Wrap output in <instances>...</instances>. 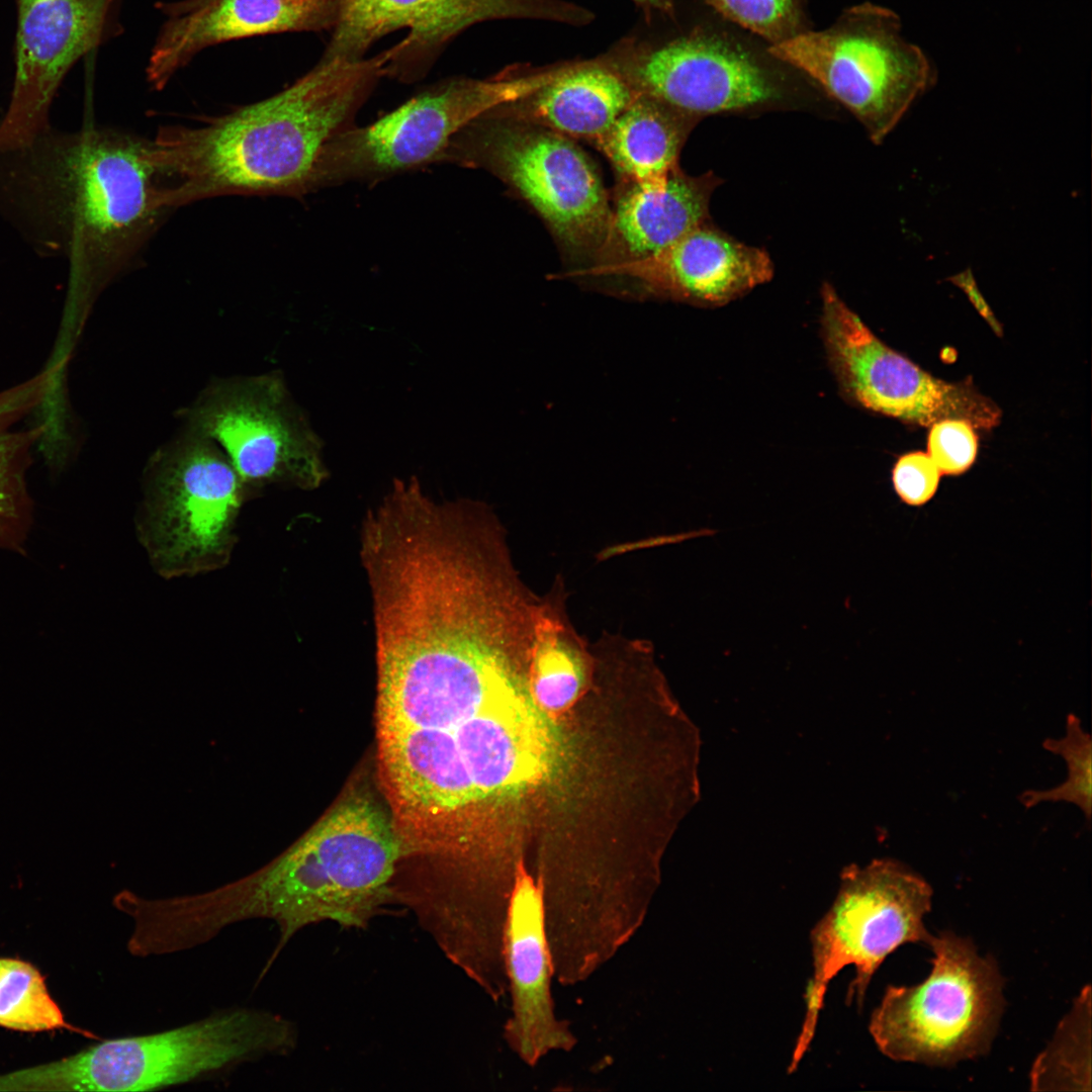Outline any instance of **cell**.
<instances>
[{"mask_svg":"<svg viewBox=\"0 0 1092 1092\" xmlns=\"http://www.w3.org/2000/svg\"><path fill=\"white\" fill-rule=\"evenodd\" d=\"M595 665L590 644L575 630L566 611V589L557 577L542 596L532 650L528 691L543 713L569 708L584 690Z\"/></svg>","mask_w":1092,"mask_h":1092,"instance_id":"cb8c5ba5","label":"cell"},{"mask_svg":"<svg viewBox=\"0 0 1092 1092\" xmlns=\"http://www.w3.org/2000/svg\"><path fill=\"white\" fill-rule=\"evenodd\" d=\"M639 95L603 55L566 61L544 84L493 109L570 139L593 142Z\"/></svg>","mask_w":1092,"mask_h":1092,"instance_id":"44dd1931","label":"cell"},{"mask_svg":"<svg viewBox=\"0 0 1092 1092\" xmlns=\"http://www.w3.org/2000/svg\"><path fill=\"white\" fill-rule=\"evenodd\" d=\"M337 16L338 0H216L168 18L149 58L148 82L162 90L208 47L256 35L333 29Z\"/></svg>","mask_w":1092,"mask_h":1092,"instance_id":"ac0fdd59","label":"cell"},{"mask_svg":"<svg viewBox=\"0 0 1092 1092\" xmlns=\"http://www.w3.org/2000/svg\"><path fill=\"white\" fill-rule=\"evenodd\" d=\"M405 855L390 813L364 793L346 795L296 843L259 872L207 892L172 897L171 931L186 948L224 928L269 919L279 939L260 978L301 929L322 921L364 928L393 898Z\"/></svg>","mask_w":1092,"mask_h":1092,"instance_id":"3957f363","label":"cell"},{"mask_svg":"<svg viewBox=\"0 0 1092 1092\" xmlns=\"http://www.w3.org/2000/svg\"><path fill=\"white\" fill-rule=\"evenodd\" d=\"M1053 1044L1034 1063V1089L1051 1085L1090 1084V988L1083 990L1072 1012L1058 1028Z\"/></svg>","mask_w":1092,"mask_h":1092,"instance_id":"484cf974","label":"cell"},{"mask_svg":"<svg viewBox=\"0 0 1092 1092\" xmlns=\"http://www.w3.org/2000/svg\"><path fill=\"white\" fill-rule=\"evenodd\" d=\"M697 119L639 94L594 143L625 183L662 180L678 168L680 150Z\"/></svg>","mask_w":1092,"mask_h":1092,"instance_id":"603a6c76","label":"cell"},{"mask_svg":"<svg viewBox=\"0 0 1092 1092\" xmlns=\"http://www.w3.org/2000/svg\"><path fill=\"white\" fill-rule=\"evenodd\" d=\"M556 65L509 67L489 79L456 77L430 86L376 121L328 142L309 193L349 182H377L438 163L452 136L485 111L533 91Z\"/></svg>","mask_w":1092,"mask_h":1092,"instance_id":"8fae6325","label":"cell"},{"mask_svg":"<svg viewBox=\"0 0 1092 1092\" xmlns=\"http://www.w3.org/2000/svg\"><path fill=\"white\" fill-rule=\"evenodd\" d=\"M978 440L974 427L961 419H945L930 426L928 455L941 474L960 475L974 463Z\"/></svg>","mask_w":1092,"mask_h":1092,"instance_id":"f1b7e54d","label":"cell"},{"mask_svg":"<svg viewBox=\"0 0 1092 1092\" xmlns=\"http://www.w3.org/2000/svg\"><path fill=\"white\" fill-rule=\"evenodd\" d=\"M594 18L589 9L569 0H338L337 21L321 60L363 59L377 40L404 29V37L382 52L383 75L416 82L473 25L530 19L583 26Z\"/></svg>","mask_w":1092,"mask_h":1092,"instance_id":"5bb4252c","label":"cell"},{"mask_svg":"<svg viewBox=\"0 0 1092 1092\" xmlns=\"http://www.w3.org/2000/svg\"><path fill=\"white\" fill-rule=\"evenodd\" d=\"M172 209L153 140L86 124L0 151V213L46 255L65 257L59 343L74 346L92 303L129 267Z\"/></svg>","mask_w":1092,"mask_h":1092,"instance_id":"6da1fadb","label":"cell"},{"mask_svg":"<svg viewBox=\"0 0 1092 1092\" xmlns=\"http://www.w3.org/2000/svg\"><path fill=\"white\" fill-rule=\"evenodd\" d=\"M113 0H15V78L0 120V151L47 129L55 95L75 63L101 41Z\"/></svg>","mask_w":1092,"mask_h":1092,"instance_id":"9a60e30c","label":"cell"},{"mask_svg":"<svg viewBox=\"0 0 1092 1092\" xmlns=\"http://www.w3.org/2000/svg\"><path fill=\"white\" fill-rule=\"evenodd\" d=\"M928 945L929 976L914 986H889L869 1029L892 1060L951 1065L987 1051L1003 1009V981L970 939L945 931Z\"/></svg>","mask_w":1092,"mask_h":1092,"instance_id":"ba28073f","label":"cell"},{"mask_svg":"<svg viewBox=\"0 0 1092 1092\" xmlns=\"http://www.w3.org/2000/svg\"><path fill=\"white\" fill-rule=\"evenodd\" d=\"M719 183L712 172L690 176L679 168L662 180L626 183L595 264L572 275L590 276L664 250L707 222L710 199Z\"/></svg>","mask_w":1092,"mask_h":1092,"instance_id":"d6986e66","label":"cell"},{"mask_svg":"<svg viewBox=\"0 0 1092 1092\" xmlns=\"http://www.w3.org/2000/svg\"><path fill=\"white\" fill-rule=\"evenodd\" d=\"M505 964L512 1013L504 1037L525 1065L535 1067L554 1052H570L576 1037L554 1011L553 973L544 901L535 878L518 869L505 925Z\"/></svg>","mask_w":1092,"mask_h":1092,"instance_id":"2e32d148","label":"cell"},{"mask_svg":"<svg viewBox=\"0 0 1092 1092\" xmlns=\"http://www.w3.org/2000/svg\"><path fill=\"white\" fill-rule=\"evenodd\" d=\"M931 899L928 883L896 860L845 873L833 904L810 934L813 973L789 1073L810 1048L829 983L842 969L854 967L846 1002L861 1006L873 976L891 952L907 942L928 944L932 935L923 918Z\"/></svg>","mask_w":1092,"mask_h":1092,"instance_id":"30bf717a","label":"cell"},{"mask_svg":"<svg viewBox=\"0 0 1092 1092\" xmlns=\"http://www.w3.org/2000/svg\"><path fill=\"white\" fill-rule=\"evenodd\" d=\"M383 67L381 53L356 61L320 60L270 97L201 125L161 127L153 145L168 206L229 195L308 194L324 146L355 125Z\"/></svg>","mask_w":1092,"mask_h":1092,"instance_id":"7a4b0ae2","label":"cell"},{"mask_svg":"<svg viewBox=\"0 0 1092 1092\" xmlns=\"http://www.w3.org/2000/svg\"><path fill=\"white\" fill-rule=\"evenodd\" d=\"M558 740L528 689L490 705L476 735L472 781L480 810L548 777Z\"/></svg>","mask_w":1092,"mask_h":1092,"instance_id":"ffe728a7","label":"cell"},{"mask_svg":"<svg viewBox=\"0 0 1092 1092\" xmlns=\"http://www.w3.org/2000/svg\"><path fill=\"white\" fill-rule=\"evenodd\" d=\"M294 1024L256 1008H232L165 1031L112 1038L63 1061L10 1076L13 1084L80 1091H152L291 1052Z\"/></svg>","mask_w":1092,"mask_h":1092,"instance_id":"277c9868","label":"cell"},{"mask_svg":"<svg viewBox=\"0 0 1092 1092\" xmlns=\"http://www.w3.org/2000/svg\"><path fill=\"white\" fill-rule=\"evenodd\" d=\"M603 55L637 93L697 118L780 102L807 78L768 43L712 10L670 37H625Z\"/></svg>","mask_w":1092,"mask_h":1092,"instance_id":"5b68a950","label":"cell"},{"mask_svg":"<svg viewBox=\"0 0 1092 1092\" xmlns=\"http://www.w3.org/2000/svg\"><path fill=\"white\" fill-rule=\"evenodd\" d=\"M1042 747L1062 756L1067 764L1066 781L1055 788L1038 791L1028 790L1019 796L1027 809L1041 802H1067L1079 807L1088 824L1092 809V742L1078 716L1069 714L1066 734L1060 739L1046 738Z\"/></svg>","mask_w":1092,"mask_h":1092,"instance_id":"4316f807","label":"cell"},{"mask_svg":"<svg viewBox=\"0 0 1092 1092\" xmlns=\"http://www.w3.org/2000/svg\"><path fill=\"white\" fill-rule=\"evenodd\" d=\"M704 3L724 20L770 47L812 28L806 0H704Z\"/></svg>","mask_w":1092,"mask_h":1092,"instance_id":"83f0119b","label":"cell"},{"mask_svg":"<svg viewBox=\"0 0 1092 1092\" xmlns=\"http://www.w3.org/2000/svg\"><path fill=\"white\" fill-rule=\"evenodd\" d=\"M214 1L216 0H181L163 4L161 8L168 17H174L202 9Z\"/></svg>","mask_w":1092,"mask_h":1092,"instance_id":"1f68e13d","label":"cell"},{"mask_svg":"<svg viewBox=\"0 0 1092 1092\" xmlns=\"http://www.w3.org/2000/svg\"><path fill=\"white\" fill-rule=\"evenodd\" d=\"M644 14L646 20L655 17L676 19L675 0H630Z\"/></svg>","mask_w":1092,"mask_h":1092,"instance_id":"4dcf8cb0","label":"cell"},{"mask_svg":"<svg viewBox=\"0 0 1092 1092\" xmlns=\"http://www.w3.org/2000/svg\"><path fill=\"white\" fill-rule=\"evenodd\" d=\"M590 276L624 277L655 297L716 307L769 281L774 264L765 251L705 222L655 255Z\"/></svg>","mask_w":1092,"mask_h":1092,"instance_id":"e0dca14e","label":"cell"},{"mask_svg":"<svg viewBox=\"0 0 1092 1092\" xmlns=\"http://www.w3.org/2000/svg\"><path fill=\"white\" fill-rule=\"evenodd\" d=\"M0 1025L20 1031L74 1029L31 964L0 958Z\"/></svg>","mask_w":1092,"mask_h":1092,"instance_id":"d4e9b609","label":"cell"},{"mask_svg":"<svg viewBox=\"0 0 1092 1092\" xmlns=\"http://www.w3.org/2000/svg\"><path fill=\"white\" fill-rule=\"evenodd\" d=\"M940 475L930 456L924 452H911L901 456L892 471L894 489L899 498L908 506L920 507L936 493Z\"/></svg>","mask_w":1092,"mask_h":1092,"instance_id":"f546056e","label":"cell"},{"mask_svg":"<svg viewBox=\"0 0 1092 1092\" xmlns=\"http://www.w3.org/2000/svg\"><path fill=\"white\" fill-rule=\"evenodd\" d=\"M48 369L0 392V548L23 552L32 523V499L27 472L32 448L48 431V424L18 427L52 392Z\"/></svg>","mask_w":1092,"mask_h":1092,"instance_id":"7402d4cb","label":"cell"},{"mask_svg":"<svg viewBox=\"0 0 1092 1092\" xmlns=\"http://www.w3.org/2000/svg\"><path fill=\"white\" fill-rule=\"evenodd\" d=\"M821 334L827 360L848 401L913 425L961 419L990 430L1001 411L971 384L932 376L882 342L838 296L821 288Z\"/></svg>","mask_w":1092,"mask_h":1092,"instance_id":"4fadbf2b","label":"cell"},{"mask_svg":"<svg viewBox=\"0 0 1092 1092\" xmlns=\"http://www.w3.org/2000/svg\"><path fill=\"white\" fill-rule=\"evenodd\" d=\"M771 52L847 108L880 144L936 82L925 53L902 35L899 15L863 2L828 27L812 28Z\"/></svg>","mask_w":1092,"mask_h":1092,"instance_id":"52a82bcc","label":"cell"},{"mask_svg":"<svg viewBox=\"0 0 1092 1092\" xmlns=\"http://www.w3.org/2000/svg\"><path fill=\"white\" fill-rule=\"evenodd\" d=\"M252 490L210 439L191 429L147 470L136 516L139 540L167 578L224 566L240 510Z\"/></svg>","mask_w":1092,"mask_h":1092,"instance_id":"9c48e42d","label":"cell"},{"mask_svg":"<svg viewBox=\"0 0 1092 1092\" xmlns=\"http://www.w3.org/2000/svg\"><path fill=\"white\" fill-rule=\"evenodd\" d=\"M188 418L251 490L273 483L313 489L329 477L324 442L278 374L217 383Z\"/></svg>","mask_w":1092,"mask_h":1092,"instance_id":"7c38bea8","label":"cell"},{"mask_svg":"<svg viewBox=\"0 0 1092 1092\" xmlns=\"http://www.w3.org/2000/svg\"><path fill=\"white\" fill-rule=\"evenodd\" d=\"M439 162L493 174L531 205L568 254L596 260L603 248L612 213L608 193L572 139L491 108L452 136Z\"/></svg>","mask_w":1092,"mask_h":1092,"instance_id":"8992f818","label":"cell"}]
</instances>
